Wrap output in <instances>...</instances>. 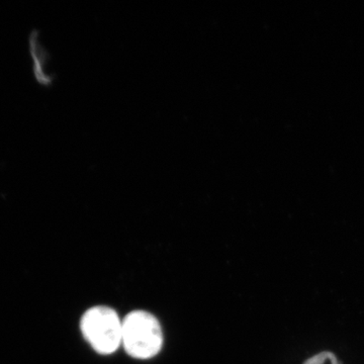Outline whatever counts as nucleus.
Instances as JSON below:
<instances>
[{
    "mask_svg": "<svg viewBox=\"0 0 364 364\" xmlns=\"http://www.w3.org/2000/svg\"><path fill=\"white\" fill-rule=\"evenodd\" d=\"M122 345L132 358L149 359L161 350V326L155 316L146 311H134L122 323Z\"/></svg>",
    "mask_w": 364,
    "mask_h": 364,
    "instance_id": "f257e3e1",
    "label": "nucleus"
},
{
    "mask_svg": "<svg viewBox=\"0 0 364 364\" xmlns=\"http://www.w3.org/2000/svg\"><path fill=\"white\" fill-rule=\"evenodd\" d=\"M122 323L123 321L112 308L95 306L81 318V332L97 353L109 355L122 345Z\"/></svg>",
    "mask_w": 364,
    "mask_h": 364,
    "instance_id": "f03ea898",
    "label": "nucleus"
},
{
    "mask_svg": "<svg viewBox=\"0 0 364 364\" xmlns=\"http://www.w3.org/2000/svg\"><path fill=\"white\" fill-rule=\"evenodd\" d=\"M305 364H339V363L334 354L325 351L309 358Z\"/></svg>",
    "mask_w": 364,
    "mask_h": 364,
    "instance_id": "7ed1b4c3",
    "label": "nucleus"
}]
</instances>
